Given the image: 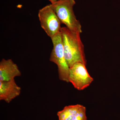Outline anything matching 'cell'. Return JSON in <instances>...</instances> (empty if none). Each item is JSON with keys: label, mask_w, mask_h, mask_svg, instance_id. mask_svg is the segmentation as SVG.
Returning a JSON list of instances; mask_svg holds the SVG:
<instances>
[{"label": "cell", "mask_w": 120, "mask_h": 120, "mask_svg": "<svg viewBox=\"0 0 120 120\" xmlns=\"http://www.w3.org/2000/svg\"><path fill=\"white\" fill-rule=\"evenodd\" d=\"M72 120H87L86 107L82 105Z\"/></svg>", "instance_id": "9c48e42d"}, {"label": "cell", "mask_w": 120, "mask_h": 120, "mask_svg": "<svg viewBox=\"0 0 120 120\" xmlns=\"http://www.w3.org/2000/svg\"><path fill=\"white\" fill-rule=\"evenodd\" d=\"M69 82L79 90L86 88L94 81L88 73L86 65L81 62H77L69 68L68 76Z\"/></svg>", "instance_id": "5b68a950"}, {"label": "cell", "mask_w": 120, "mask_h": 120, "mask_svg": "<svg viewBox=\"0 0 120 120\" xmlns=\"http://www.w3.org/2000/svg\"><path fill=\"white\" fill-rule=\"evenodd\" d=\"M82 106V105L79 104L65 106L57 112L58 120H72Z\"/></svg>", "instance_id": "ba28073f"}, {"label": "cell", "mask_w": 120, "mask_h": 120, "mask_svg": "<svg viewBox=\"0 0 120 120\" xmlns=\"http://www.w3.org/2000/svg\"><path fill=\"white\" fill-rule=\"evenodd\" d=\"M38 16L41 27L51 38L60 32L61 22L51 4L40 9Z\"/></svg>", "instance_id": "277c9868"}, {"label": "cell", "mask_w": 120, "mask_h": 120, "mask_svg": "<svg viewBox=\"0 0 120 120\" xmlns=\"http://www.w3.org/2000/svg\"><path fill=\"white\" fill-rule=\"evenodd\" d=\"M75 4V0H60L51 5L61 23L71 30L81 34L82 26L76 19L73 10Z\"/></svg>", "instance_id": "7a4b0ae2"}, {"label": "cell", "mask_w": 120, "mask_h": 120, "mask_svg": "<svg viewBox=\"0 0 120 120\" xmlns=\"http://www.w3.org/2000/svg\"><path fill=\"white\" fill-rule=\"evenodd\" d=\"M21 88L15 79L9 81H0V100L10 103L20 94Z\"/></svg>", "instance_id": "52a82bcc"}, {"label": "cell", "mask_w": 120, "mask_h": 120, "mask_svg": "<svg viewBox=\"0 0 120 120\" xmlns=\"http://www.w3.org/2000/svg\"><path fill=\"white\" fill-rule=\"evenodd\" d=\"M51 39L53 48L50 54V61L57 65L58 76L60 80L69 82V67L65 56L60 32Z\"/></svg>", "instance_id": "3957f363"}, {"label": "cell", "mask_w": 120, "mask_h": 120, "mask_svg": "<svg viewBox=\"0 0 120 120\" xmlns=\"http://www.w3.org/2000/svg\"><path fill=\"white\" fill-rule=\"evenodd\" d=\"M21 73L17 65L11 59H2L0 62V81L7 82L15 79L21 76Z\"/></svg>", "instance_id": "8992f818"}, {"label": "cell", "mask_w": 120, "mask_h": 120, "mask_svg": "<svg viewBox=\"0 0 120 120\" xmlns=\"http://www.w3.org/2000/svg\"><path fill=\"white\" fill-rule=\"evenodd\" d=\"M65 56L69 68L77 62L86 65L84 46L80 37V33L72 31L66 27L60 30Z\"/></svg>", "instance_id": "6da1fadb"}, {"label": "cell", "mask_w": 120, "mask_h": 120, "mask_svg": "<svg viewBox=\"0 0 120 120\" xmlns=\"http://www.w3.org/2000/svg\"><path fill=\"white\" fill-rule=\"evenodd\" d=\"M49 0L50 1V2H51L52 4V3H54V2L59 1L60 0Z\"/></svg>", "instance_id": "30bf717a"}]
</instances>
